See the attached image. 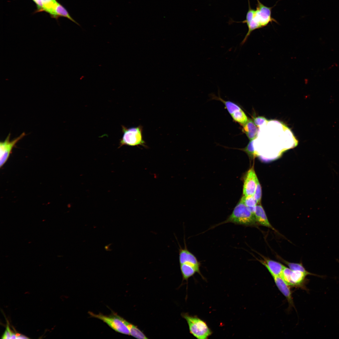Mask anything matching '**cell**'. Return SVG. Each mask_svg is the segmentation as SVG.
Returning <instances> with one entry per match:
<instances>
[{
	"instance_id": "obj_15",
	"label": "cell",
	"mask_w": 339,
	"mask_h": 339,
	"mask_svg": "<svg viewBox=\"0 0 339 339\" xmlns=\"http://www.w3.org/2000/svg\"><path fill=\"white\" fill-rule=\"evenodd\" d=\"M243 130L244 132L251 141L256 138L259 132L256 125L254 122L250 119H248L247 122L243 125Z\"/></svg>"
},
{
	"instance_id": "obj_4",
	"label": "cell",
	"mask_w": 339,
	"mask_h": 339,
	"mask_svg": "<svg viewBox=\"0 0 339 339\" xmlns=\"http://www.w3.org/2000/svg\"><path fill=\"white\" fill-rule=\"evenodd\" d=\"M121 127L123 135L120 140L119 148L124 145L147 147L143 138V127L142 126L127 128L122 125Z\"/></svg>"
},
{
	"instance_id": "obj_6",
	"label": "cell",
	"mask_w": 339,
	"mask_h": 339,
	"mask_svg": "<svg viewBox=\"0 0 339 339\" xmlns=\"http://www.w3.org/2000/svg\"><path fill=\"white\" fill-rule=\"evenodd\" d=\"M307 275L298 271H293L289 268L284 267L280 276L289 286L301 288L308 290L306 284L308 281L306 278Z\"/></svg>"
},
{
	"instance_id": "obj_25",
	"label": "cell",
	"mask_w": 339,
	"mask_h": 339,
	"mask_svg": "<svg viewBox=\"0 0 339 339\" xmlns=\"http://www.w3.org/2000/svg\"><path fill=\"white\" fill-rule=\"evenodd\" d=\"M16 339H28L29 338L23 335L19 334H16Z\"/></svg>"
},
{
	"instance_id": "obj_23",
	"label": "cell",
	"mask_w": 339,
	"mask_h": 339,
	"mask_svg": "<svg viewBox=\"0 0 339 339\" xmlns=\"http://www.w3.org/2000/svg\"><path fill=\"white\" fill-rule=\"evenodd\" d=\"M266 121H267L266 119L262 116H258L254 119V122L257 126H261Z\"/></svg>"
},
{
	"instance_id": "obj_19",
	"label": "cell",
	"mask_w": 339,
	"mask_h": 339,
	"mask_svg": "<svg viewBox=\"0 0 339 339\" xmlns=\"http://www.w3.org/2000/svg\"><path fill=\"white\" fill-rule=\"evenodd\" d=\"M241 200L248 208L250 211L254 214L256 207L258 204V203L253 195L244 196L242 197Z\"/></svg>"
},
{
	"instance_id": "obj_8",
	"label": "cell",
	"mask_w": 339,
	"mask_h": 339,
	"mask_svg": "<svg viewBox=\"0 0 339 339\" xmlns=\"http://www.w3.org/2000/svg\"><path fill=\"white\" fill-rule=\"evenodd\" d=\"M184 248H182L179 245V264L187 263L193 266L196 270L197 272L204 279L200 270L201 264L195 256L188 249L184 239Z\"/></svg>"
},
{
	"instance_id": "obj_18",
	"label": "cell",
	"mask_w": 339,
	"mask_h": 339,
	"mask_svg": "<svg viewBox=\"0 0 339 339\" xmlns=\"http://www.w3.org/2000/svg\"><path fill=\"white\" fill-rule=\"evenodd\" d=\"M125 323L130 331V335L140 339H147L148 338L137 326L125 320Z\"/></svg>"
},
{
	"instance_id": "obj_11",
	"label": "cell",
	"mask_w": 339,
	"mask_h": 339,
	"mask_svg": "<svg viewBox=\"0 0 339 339\" xmlns=\"http://www.w3.org/2000/svg\"><path fill=\"white\" fill-rule=\"evenodd\" d=\"M272 277L277 287L286 298L289 306L294 307L290 286L286 283L280 276L273 275Z\"/></svg>"
},
{
	"instance_id": "obj_20",
	"label": "cell",
	"mask_w": 339,
	"mask_h": 339,
	"mask_svg": "<svg viewBox=\"0 0 339 339\" xmlns=\"http://www.w3.org/2000/svg\"><path fill=\"white\" fill-rule=\"evenodd\" d=\"M45 9V12L51 14L52 9L57 2L56 0H41Z\"/></svg>"
},
{
	"instance_id": "obj_13",
	"label": "cell",
	"mask_w": 339,
	"mask_h": 339,
	"mask_svg": "<svg viewBox=\"0 0 339 339\" xmlns=\"http://www.w3.org/2000/svg\"><path fill=\"white\" fill-rule=\"evenodd\" d=\"M51 17L57 19L60 17L66 18L79 26L80 24L70 15L67 10L61 4L57 2L52 9Z\"/></svg>"
},
{
	"instance_id": "obj_2",
	"label": "cell",
	"mask_w": 339,
	"mask_h": 339,
	"mask_svg": "<svg viewBox=\"0 0 339 339\" xmlns=\"http://www.w3.org/2000/svg\"><path fill=\"white\" fill-rule=\"evenodd\" d=\"M256 222L254 215L240 200L234 208L232 213L226 220L213 226L209 229L228 223L251 226L256 224Z\"/></svg>"
},
{
	"instance_id": "obj_14",
	"label": "cell",
	"mask_w": 339,
	"mask_h": 339,
	"mask_svg": "<svg viewBox=\"0 0 339 339\" xmlns=\"http://www.w3.org/2000/svg\"><path fill=\"white\" fill-rule=\"evenodd\" d=\"M254 215L257 222L277 231L269 222L264 209L260 204L256 205Z\"/></svg>"
},
{
	"instance_id": "obj_3",
	"label": "cell",
	"mask_w": 339,
	"mask_h": 339,
	"mask_svg": "<svg viewBox=\"0 0 339 339\" xmlns=\"http://www.w3.org/2000/svg\"><path fill=\"white\" fill-rule=\"evenodd\" d=\"M186 320L190 332L198 339H207L212 332L206 322L196 316H192L186 313L181 314Z\"/></svg>"
},
{
	"instance_id": "obj_17",
	"label": "cell",
	"mask_w": 339,
	"mask_h": 339,
	"mask_svg": "<svg viewBox=\"0 0 339 339\" xmlns=\"http://www.w3.org/2000/svg\"><path fill=\"white\" fill-rule=\"evenodd\" d=\"M279 258L283 263H285L288 266L290 269L293 271H299L306 273L307 275H313L321 277H323V276L314 274L309 272L306 270L301 263H295L290 262L284 260L281 257H279Z\"/></svg>"
},
{
	"instance_id": "obj_1",
	"label": "cell",
	"mask_w": 339,
	"mask_h": 339,
	"mask_svg": "<svg viewBox=\"0 0 339 339\" xmlns=\"http://www.w3.org/2000/svg\"><path fill=\"white\" fill-rule=\"evenodd\" d=\"M256 8L252 19L247 25L248 30L244 39L241 43L243 45L247 41L251 33L254 30L266 26L270 23L274 22L277 23V20L272 16V8L274 7H268L261 3L259 0H257Z\"/></svg>"
},
{
	"instance_id": "obj_7",
	"label": "cell",
	"mask_w": 339,
	"mask_h": 339,
	"mask_svg": "<svg viewBox=\"0 0 339 339\" xmlns=\"http://www.w3.org/2000/svg\"><path fill=\"white\" fill-rule=\"evenodd\" d=\"M25 133H22L20 135L13 140H10L9 133L5 140L0 143V166L1 167L7 160L13 148L17 143L25 136Z\"/></svg>"
},
{
	"instance_id": "obj_26",
	"label": "cell",
	"mask_w": 339,
	"mask_h": 339,
	"mask_svg": "<svg viewBox=\"0 0 339 339\" xmlns=\"http://www.w3.org/2000/svg\"><path fill=\"white\" fill-rule=\"evenodd\" d=\"M16 334L12 332L10 336V339H16Z\"/></svg>"
},
{
	"instance_id": "obj_22",
	"label": "cell",
	"mask_w": 339,
	"mask_h": 339,
	"mask_svg": "<svg viewBox=\"0 0 339 339\" xmlns=\"http://www.w3.org/2000/svg\"><path fill=\"white\" fill-rule=\"evenodd\" d=\"M32 0L35 3L37 6V9L35 11L36 13L42 11L45 12V9L41 0Z\"/></svg>"
},
{
	"instance_id": "obj_10",
	"label": "cell",
	"mask_w": 339,
	"mask_h": 339,
	"mask_svg": "<svg viewBox=\"0 0 339 339\" xmlns=\"http://www.w3.org/2000/svg\"><path fill=\"white\" fill-rule=\"evenodd\" d=\"M258 179L253 167L247 172L244 179L243 195L244 196L254 195Z\"/></svg>"
},
{
	"instance_id": "obj_9",
	"label": "cell",
	"mask_w": 339,
	"mask_h": 339,
	"mask_svg": "<svg viewBox=\"0 0 339 339\" xmlns=\"http://www.w3.org/2000/svg\"><path fill=\"white\" fill-rule=\"evenodd\" d=\"M224 104L226 109L234 121L243 125L248 120L244 112L238 105L230 101H225L219 98Z\"/></svg>"
},
{
	"instance_id": "obj_12",
	"label": "cell",
	"mask_w": 339,
	"mask_h": 339,
	"mask_svg": "<svg viewBox=\"0 0 339 339\" xmlns=\"http://www.w3.org/2000/svg\"><path fill=\"white\" fill-rule=\"evenodd\" d=\"M264 260L257 259L267 269L271 276H280L285 266L280 262L261 255Z\"/></svg>"
},
{
	"instance_id": "obj_5",
	"label": "cell",
	"mask_w": 339,
	"mask_h": 339,
	"mask_svg": "<svg viewBox=\"0 0 339 339\" xmlns=\"http://www.w3.org/2000/svg\"><path fill=\"white\" fill-rule=\"evenodd\" d=\"M92 317L102 321L115 331L122 334L130 335V331L125 322V319L113 312L109 315H104L100 313L96 314L89 312Z\"/></svg>"
},
{
	"instance_id": "obj_24",
	"label": "cell",
	"mask_w": 339,
	"mask_h": 339,
	"mask_svg": "<svg viewBox=\"0 0 339 339\" xmlns=\"http://www.w3.org/2000/svg\"><path fill=\"white\" fill-rule=\"evenodd\" d=\"M12 332L10 331L8 325H7L6 329L4 334L3 336L2 339H10V336Z\"/></svg>"
},
{
	"instance_id": "obj_21",
	"label": "cell",
	"mask_w": 339,
	"mask_h": 339,
	"mask_svg": "<svg viewBox=\"0 0 339 339\" xmlns=\"http://www.w3.org/2000/svg\"><path fill=\"white\" fill-rule=\"evenodd\" d=\"M261 188L258 180L255 191L253 195L254 197L257 202L258 204H260L261 203Z\"/></svg>"
},
{
	"instance_id": "obj_16",
	"label": "cell",
	"mask_w": 339,
	"mask_h": 339,
	"mask_svg": "<svg viewBox=\"0 0 339 339\" xmlns=\"http://www.w3.org/2000/svg\"><path fill=\"white\" fill-rule=\"evenodd\" d=\"M183 279L187 281L189 278L194 275L197 271L191 265L187 263L180 264Z\"/></svg>"
}]
</instances>
